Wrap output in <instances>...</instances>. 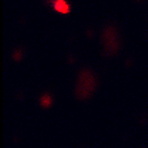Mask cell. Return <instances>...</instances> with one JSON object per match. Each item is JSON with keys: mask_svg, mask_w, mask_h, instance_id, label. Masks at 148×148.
<instances>
[{"mask_svg": "<svg viewBox=\"0 0 148 148\" xmlns=\"http://www.w3.org/2000/svg\"><path fill=\"white\" fill-rule=\"evenodd\" d=\"M96 88V80L93 73L89 70H83L77 79V86H76V93L80 99H86L92 95V92Z\"/></svg>", "mask_w": 148, "mask_h": 148, "instance_id": "obj_1", "label": "cell"}, {"mask_svg": "<svg viewBox=\"0 0 148 148\" xmlns=\"http://www.w3.org/2000/svg\"><path fill=\"white\" fill-rule=\"evenodd\" d=\"M102 45L105 47V52L107 53H114L117 52V49L120 46V42H119V36L116 33L114 28H107L102 34Z\"/></svg>", "mask_w": 148, "mask_h": 148, "instance_id": "obj_2", "label": "cell"}, {"mask_svg": "<svg viewBox=\"0 0 148 148\" xmlns=\"http://www.w3.org/2000/svg\"><path fill=\"white\" fill-rule=\"evenodd\" d=\"M53 8L58 12H61V14H67L68 9H70V6L64 2V0H55V2H53Z\"/></svg>", "mask_w": 148, "mask_h": 148, "instance_id": "obj_3", "label": "cell"}, {"mask_svg": "<svg viewBox=\"0 0 148 148\" xmlns=\"http://www.w3.org/2000/svg\"><path fill=\"white\" fill-rule=\"evenodd\" d=\"M42 104H43V105H46V104L49 105V104H51V98H49V96H45L43 99H42Z\"/></svg>", "mask_w": 148, "mask_h": 148, "instance_id": "obj_4", "label": "cell"}]
</instances>
